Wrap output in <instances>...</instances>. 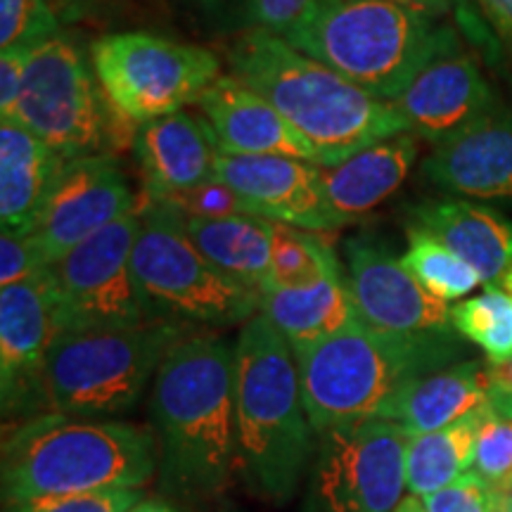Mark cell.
I'll return each instance as SVG.
<instances>
[{"mask_svg":"<svg viewBox=\"0 0 512 512\" xmlns=\"http://www.w3.org/2000/svg\"><path fill=\"white\" fill-rule=\"evenodd\" d=\"M159 484L185 501H214L235 477V344L185 335L152 380Z\"/></svg>","mask_w":512,"mask_h":512,"instance_id":"6da1fadb","label":"cell"},{"mask_svg":"<svg viewBox=\"0 0 512 512\" xmlns=\"http://www.w3.org/2000/svg\"><path fill=\"white\" fill-rule=\"evenodd\" d=\"M316 441L297 356L259 313L235 342V475L254 498L283 505L309 477Z\"/></svg>","mask_w":512,"mask_h":512,"instance_id":"7a4b0ae2","label":"cell"},{"mask_svg":"<svg viewBox=\"0 0 512 512\" xmlns=\"http://www.w3.org/2000/svg\"><path fill=\"white\" fill-rule=\"evenodd\" d=\"M230 76L271 102L318 152V166L408 131L394 102L377 100L328 64L299 53L261 29L238 34L228 48Z\"/></svg>","mask_w":512,"mask_h":512,"instance_id":"3957f363","label":"cell"},{"mask_svg":"<svg viewBox=\"0 0 512 512\" xmlns=\"http://www.w3.org/2000/svg\"><path fill=\"white\" fill-rule=\"evenodd\" d=\"M3 505L143 489L159 472L157 437L121 420L43 413L3 441Z\"/></svg>","mask_w":512,"mask_h":512,"instance_id":"277c9868","label":"cell"},{"mask_svg":"<svg viewBox=\"0 0 512 512\" xmlns=\"http://www.w3.org/2000/svg\"><path fill=\"white\" fill-rule=\"evenodd\" d=\"M463 354L453 330L396 335L356 318L323 342L294 351L313 432L377 418L403 384L456 366Z\"/></svg>","mask_w":512,"mask_h":512,"instance_id":"5b68a950","label":"cell"},{"mask_svg":"<svg viewBox=\"0 0 512 512\" xmlns=\"http://www.w3.org/2000/svg\"><path fill=\"white\" fill-rule=\"evenodd\" d=\"M285 41L384 102L456 46L451 29L392 0H313Z\"/></svg>","mask_w":512,"mask_h":512,"instance_id":"8992f818","label":"cell"},{"mask_svg":"<svg viewBox=\"0 0 512 512\" xmlns=\"http://www.w3.org/2000/svg\"><path fill=\"white\" fill-rule=\"evenodd\" d=\"M188 328L176 320H150L136 328L60 332L43 368L50 413L93 420L128 413Z\"/></svg>","mask_w":512,"mask_h":512,"instance_id":"52a82bcc","label":"cell"},{"mask_svg":"<svg viewBox=\"0 0 512 512\" xmlns=\"http://www.w3.org/2000/svg\"><path fill=\"white\" fill-rule=\"evenodd\" d=\"M133 278L152 320L245 325L259 297L221 273L190 240L174 209L147 202L133 247Z\"/></svg>","mask_w":512,"mask_h":512,"instance_id":"ba28073f","label":"cell"},{"mask_svg":"<svg viewBox=\"0 0 512 512\" xmlns=\"http://www.w3.org/2000/svg\"><path fill=\"white\" fill-rule=\"evenodd\" d=\"M91 67L121 124L140 126L181 112L221 76L211 50L145 31L100 36Z\"/></svg>","mask_w":512,"mask_h":512,"instance_id":"9c48e42d","label":"cell"},{"mask_svg":"<svg viewBox=\"0 0 512 512\" xmlns=\"http://www.w3.org/2000/svg\"><path fill=\"white\" fill-rule=\"evenodd\" d=\"M34 133L64 162L110 155L117 114L79 46L64 34L31 53L27 79L12 119Z\"/></svg>","mask_w":512,"mask_h":512,"instance_id":"30bf717a","label":"cell"},{"mask_svg":"<svg viewBox=\"0 0 512 512\" xmlns=\"http://www.w3.org/2000/svg\"><path fill=\"white\" fill-rule=\"evenodd\" d=\"M408 441L380 418L320 432L304 512H394L406 491Z\"/></svg>","mask_w":512,"mask_h":512,"instance_id":"8fae6325","label":"cell"},{"mask_svg":"<svg viewBox=\"0 0 512 512\" xmlns=\"http://www.w3.org/2000/svg\"><path fill=\"white\" fill-rule=\"evenodd\" d=\"M140 214L114 221L48 266L62 332L119 330L150 323L133 278Z\"/></svg>","mask_w":512,"mask_h":512,"instance_id":"7c38bea8","label":"cell"},{"mask_svg":"<svg viewBox=\"0 0 512 512\" xmlns=\"http://www.w3.org/2000/svg\"><path fill=\"white\" fill-rule=\"evenodd\" d=\"M133 207L131 185L112 155L72 159L64 162L48 200L24 233L50 266L114 221L133 214Z\"/></svg>","mask_w":512,"mask_h":512,"instance_id":"4fadbf2b","label":"cell"},{"mask_svg":"<svg viewBox=\"0 0 512 512\" xmlns=\"http://www.w3.org/2000/svg\"><path fill=\"white\" fill-rule=\"evenodd\" d=\"M347 259L356 316L370 328L396 335L453 330L448 304L432 297L380 240L356 235L347 242Z\"/></svg>","mask_w":512,"mask_h":512,"instance_id":"5bb4252c","label":"cell"},{"mask_svg":"<svg viewBox=\"0 0 512 512\" xmlns=\"http://www.w3.org/2000/svg\"><path fill=\"white\" fill-rule=\"evenodd\" d=\"M57 294L48 268L24 283L0 287V389L3 413L43 401V368L60 335Z\"/></svg>","mask_w":512,"mask_h":512,"instance_id":"9a60e30c","label":"cell"},{"mask_svg":"<svg viewBox=\"0 0 512 512\" xmlns=\"http://www.w3.org/2000/svg\"><path fill=\"white\" fill-rule=\"evenodd\" d=\"M216 178L240 195L249 214L283 226L335 230L325 204L320 166L292 157H254L221 152Z\"/></svg>","mask_w":512,"mask_h":512,"instance_id":"2e32d148","label":"cell"},{"mask_svg":"<svg viewBox=\"0 0 512 512\" xmlns=\"http://www.w3.org/2000/svg\"><path fill=\"white\" fill-rule=\"evenodd\" d=\"M394 107L406 119L408 131L441 145L496 110V100L479 64L453 50L422 69Z\"/></svg>","mask_w":512,"mask_h":512,"instance_id":"e0dca14e","label":"cell"},{"mask_svg":"<svg viewBox=\"0 0 512 512\" xmlns=\"http://www.w3.org/2000/svg\"><path fill=\"white\" fill-rule=\"evenodd\" d=\"M420 176L467 200H512V110L496 107L463 133L434 145Z\"/></svg>","mask_w":512,"mask_h":512,"instance_id":"ac0fdd59","label":"cell"},{"mask_svg":"<svg viewBox=\"0 0 512 512\" xmlns=\"http://www.w3.org/2000/svg\"><path fill=\"white\" fill-rule=\"evenodd\" d=\"M197 105L226 155L292 157L318 164L316 147L271 102L249 91L235 76H219Z\"/></svg>","mask_w":512,"mask_h":512,"instance_id":"d6986e66","label":"cell"},{"mask_svg":"<svg viewBox=\"0 0 512 512\" xmlns=\"http://www.w3.org/2000/svg\"><path fill=\"white\" fill-rule=\"evenodd\" d=\"M133 150L145 176L147 200L216 181L219 138L207 119L188 110L140 126Z\"/></svg>","mask_w":512,"mask_h":512,"instance_id":"ffe728a7","label":"cell"},{"mask_svg":"<svg viewBox=\"0 0 512 512\" xmlns=\"http://www.w3.org/2000/svg\"><path fill=\"white\" fill-rule=\"evenodd\" d=\"M415 159L418 136L406 131L356 152L342 164L320 166L325 204L335 226H347L389 200L406 181Z\"/></svg>","mask_w":512,"mask_h":512,"instance_id":"44dd1931","label":"cell"},{"mask_svg":"<svg viewBox=\"0 0 512 512\" xmlns=\"http://www.w3.org/2000/svg\"><path fill=\"white\" fill-rule=\"evenodd\" d=\"M489 403V366L460 361L411 380L382 406L377 418L394 422L411 437L439 432Z\"/></svg>","mask_w":512,"mask_h":512,"instance_id":"7402d4cb","label":"cell"},{"mask_svg":"<svg viewBox=\"0 0 512 512\" xmlns=\"http://www.w3.org/2000/svg\"><path fill=\"white\" fill-rule=\"evenodd\" d=\"M453 249L475 268L484 285H498L512 268V221L484 204L425 200L411 209V223Z\"/></svg>","mask_w":512,"mask_h":512,"instance_id":"603a6c76","label":"cell"},{"mask_svg":"<svg viewBox=\"0 0 512 512\" xmlns=\"http://www.w3.org/2000/svg\"><path fill=\"white\" fill-rule=\"evenodd\" d=\"M64 159L15 121H0V221L3 230H29Z\"/></svg>","mask_w":512,"mask_h":512,"instance_id":"cb8c5ba5","label":"cell"},{"mask_svg":"<svg viewBox=\"0 0 512 512\" xmlns=\"http://www.w3.org/2000/svg\"><path fill=\"white\" fill-rule=\"evenodd\" d=\"M259 311L290 342L292 351L313 347L358 318L342 273L304 290H264Z\"/></svg>","mask_w":512,"mask_h":512,"instance_id":"d4e9b609","label":"cell"},{"mask_svg":"<svg viewBox=\"0 0 512 512\" xmlns=\"http://www.w3.org/2000/svg\"><path fill=\"white\" fill-rule=\"evenodd\" d=\"M183 226L211 264L261 297L271 268L273 221L242 214L226 219H183Z\"/></svg>","mask_w":512,"mask_h":512,"instance_id":"484cf974","label":"cell"},{"mask_svg":"<svg viewBox=\"0 0 512 512\" xmlns=\"http://www.w3.org/2000/svg\"><path fill=\"white\" fill-rule=\"evenodd\" d=\"M484 415L486 408L439 432L411 437L406 448V489L411 496L437 494L472 470Z\"/></svg>","mask_w":512,"mask_h":512,"instance_id":"4316f807","label":"cell"},{"mask_svg":"<svg viewBox=\"0 0 512 512\" xmlns=\"http://www.w3.org/2000/svg\"><path fill=\"white\" fill-rule=\"evenodd\" d=\"M335 273H342V268L328 242L311 230L273 223L271 268L264 290H304Z\"/></svg>","mask_w":512,"mask_h":512,"instance_id":"83f0119b","label":"cell"},{"mask_svg":"<svg viewBox=\"0 0 512 512\" xmlns=\"http://www.w3.org/2000/svg\"><path fill=\"white\" fill-rule=\"evenodd\" d=\"M401 261L432 297L446 304L467 297L482 283L475 268L418 226H408V249Z\"/></svg>","mask_w":512,"mask_h":512,"instance_id":"f1b7e54d","label":"cell"},{"mask_svg":"<svg viewBox=\"0 0 512 512\" xmlns=\"http://www.w3.org/2000/svg\"><path fill=\"white\" fill-rule=\"evenodd\" d=\"M451 323L460 337L484 351L491 366L512 358V297L503 287L486 285L482 294L453 306Z\"/></svg>","mask_w":512,"mask_h":512,"instance_id":"f546056e","label":"cell"},{"mask_svg":"<svg viewBox=\"0 0 512 512\" xmlns=\"http://www.w3.org/2000/svg\"><path fill=\"white\" fill-rule=\"evenodd\" d=\"M60 19L46 0H0V48L36 50L60 36Z\"/></svg>","mask_w":512,"mask_h":512,"instance_id":"4dcf8cb0","label":"cell"},{"mask_svg":"<svg viewBox=\"0 0 512 512\" xmlns=\"http://www.w3.org/2000/svg\"><path fill=\"white\" fill-rule=\"evenodd\" d=\"M472 472L484 479L498 496L512 489V420L486 408L477 434Z\"/></svg>","mask_w":512,"mask_h":512,"instance_id":"1f68e13d","label":"cell"},{"mask_svg":"<svg viewBox=\"0 0 512 512\" xmlns=\"http://www.w3.org/2000/svg\"><path fill=\"white\" fill-rule=\"evenodd\" d=\"M147 202L174 209L178 216H183V219H226V216L249 214L247 204L240 200L238 192L230 190L226 183L219 181V178L197 185V188L171 192V195Z\"/></svg>","mask_w":512,"mask_h":512,"instance_id":"d6a6232c","label":"cell"},{"mask_svg":"<svg viewBox=\"0 0 512 512\" xmlns=\"http://www.w3.org/2000/svg\"><path fill=\"white\" fill-rule=\"evenodd\" d=\"M420 501L425 512H501V496L472 470Z\"/></svg>","mask_w":512,"mask_h":512,"instance_id":"836d02e7","label":"cell"},{"mask_svg":"<svg viewBox=\"0 0 512 512\" xmlns=\"http://www.w3.org/2000/svg\"><path fill=\"white\" fill-rule=\"evenodd\" d=\"M143 501L140 489L102 491V494L38 498V501L3 505V512H128Z\"/></svg>","mask_w":512,"mask_h":512,"instance_id":"e575fe53","label":"cell"},{"mask_svg":"<svg viewBox=\"0 0 512 512\" xmlns=\"http://www.w3.org/2000/svg\"><path fill=\"white\" fill-rule=\"evenodd\" d=\"M48 268L41 249L24 230H3L0 235V285H17L36 278Z\"/></svg>","mask_w":512,"mask_h":512,"instance_id":"d590c367","label":"cell"},{"mask_svg":"<svg viewBox=\"0 0 512 512\" xmlns=\"http://www.w3.org/2000/svg\"><path fill=\"white\" fill-rule=\"evenodd\" d=\"M313 0H256L254 29L285 38L309 15Z\"/></svg>","mask_w":512,"mask_h":512,"instance_id":"8d00e7d4","label":"cell"},{"mask_svg":"<svg viewBox=\"0 0 512 512\" xmlns=\"http://www.w3.org/2000/svg\"><path fill=\"white\" fill-rule=\"evenodd\" d=\"M34 50H8L0 55V117L12 119L27 79L29 60Z\"/></svg>","mask_w":512,"mask_h":512,"instance_id":"74e56055","label":"cell"},{"mask_svg":"<svg viewBox=\"0 0 512 512\" xmlns=\"http://www.w3.org/2000/svg\"><path fill=\"white\" fill-rule=\"evenodd\" d=\"M204 17L223 34H245L254 29L256 0H200Z\"/></svg>","mask_w":512,"mask_h":512,"instance_id":"f35d334b","label":"cell"},{"mask_svg":"<svg viewBox=\"0 0 512 512\" xmlns=\"http://www.w3.org/2000/svg\"><path fill=\"white\" fill-rule=\"evenodd\" d=\"M494 415L512 420V358L501 366L489 363V403H486Z\"/></svg>","mask_w":512,"mask_h":512,"instance_id":"ab89813d","label":"cell"},{"mask_svg":"<svg viewBox=\"0 0 512 512\" xmlns=\"http://www.w3.org/2000/svg\"><path fill=\"white\" fill-rule=\"evenodd\" d=\"M62 24H81L102 19L107 12V0H46Z\"/></svg>","mask_w":512,"mask_h":512,"instance_id":"60d3db41","label":"cell"},{"mask_svg":"<svg viewBox=\"0 0 512 512\" xmlns=\"http://www.w3.org/2000/svg\"><path fill=\"white\" fill-rule=\"evenodd\" d=\"M392 3L401 5V8L415 12V15L427 17V19H441L448 12H453L458 5H463V0H392Z\"/></svg>","mask_w":512,"mask_h":512,"instance_id":"b9f144b4","label":"cell"},{"mask_svg":"<svg viewBox=\"0 0 512 512\" xmlns=\"http://www.w3.org/2000/svg\"><path fill=\"white\" fill-rule=\"evenodd\" d=\"M486 15L494 19V24L512 41V0H479Z\"/></svg>","mask_w":512,"mask_h":512,"instance_id":"7bdbcfd3","label":"cell"},{"mask_svg":"<svg viewBox=\"0 0 512 512\" xmlns=\"http://www.w3.org/2000/svg\"><path fill=\"white\" fill-rule=\"evenodd\" d=\"M128 512H181L176 505H171L164 498H143L136 508H131Z\"/></svg>","mask_w":512,"mask_h":512,"instance_id":"ee69618b","label":"cell"},{"mask_svg":"<svg viewBox=\"0 0 512 512\" xmlns=\"http://www.w3.org/2000/svg\"><path fill=\"white\" fill-rule=\"evenodd\" d=\"M394 512H425V510H422L420 498L411 496V498H403V501L399 503V508H396Z\"/></svg>","mask_w":512,"mask_h":512,"instance_id":"f6af8a7d","label":"cell"},{"mask_svg":"<svg viewBox=\"0 0 512 512\" xmlns=\"http://www.w3.org/2000/svg\"><path fill=\"white\" fill-rule=\"evenodd\" d=\"M501 512H512V489L501 496Z\"/></svg>","mask_w":512,"mask_h":512,"instance_id":"bcb514c9","label":"cell"},{"mask_svg":"<svg viewBox=\"0 0 512 512\" xmlns=\"http://www.w3.org/2000/svg\"><path fill=\"white\" fill-rule=\"evenodd\" d=\"M501 287H503V290H505V292H508V294H510V297H512V268H510V271H508V273H505V278L501 280Z\"/></svg>","mask_w":512,"mask_h":512,"instance_id":"7dc6e473","label":"cell"},{"mask_svg":"<svg viewBox=\"0 0 512 512\" xmlns=\"http://www.w3.org/2000/svg\"><path fill=\"white\" fill-rule=\"evenodd\" d=\"M223 512H240V510H230V508H228V510H223Z\"/></svg>","mask_w":512,"mask_h":512,"instance_id":"c3c4849f","label":"cell"}]
</instances>
